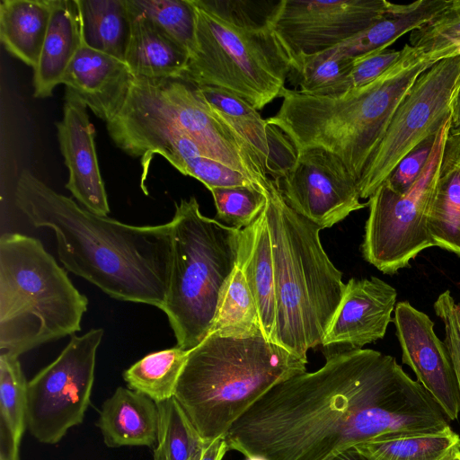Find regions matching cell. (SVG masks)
Returning <instances> with one entry per match:
<instances>
[{"instance_id":"cell-12","label":"cell","mask_w":460,"mask_h":460,"mask_svg":"<svg viewBox=\"0 0 460 460\" xmlns=\"http://www.w3.org/2000/svg\"><path fill=\"white\" fill-rule=\"evenodd\" d=\"M385 0H282L267 21L291 59L332 48L364 31L385 13Z\"/></svg>"},{"instance_id":"cell-23","label":"cell","mask_w":460,"mask_h":460,"mask_svg":"<svg viewBox=\"0 0 460 460\" xmlns=\"http://www.w3.org/2000/svg\"><path fill=\"white\" fill-rule=\"evenodd\" d=\"M447 3L448 0H417L403 4L389 2L385 13L368 28L328 49L353 59L385 50L400 37L431 20Z\"/></svg>"},{"instance_id":"cell-13","label":"cell","mask_w":460,"mask_h":460,"mask_svg":"<svg viewBox=\"0 0 460 460\" xmlns=\"http://www.w3.org/2000/svg\"><path fill=\"white\" fill-rule=\"evenodd\" d=\"M274 181L287 205L322 229L367 206L360 202L358 182L343 162L321 147L296 151Z\"/></svg>"},{"instance_id":"cell-9","label":"cell","mask_w":460,"mask_h":460,"mask_svg":"<svg viewBox=\"0 0 460 460\" xmlns=\"http://www.w3.org/2000/svg\"><path fill=\"white\" fill-rule=\"evenodd\" d=\"M450 117L437 135L429 162L414 185L399 194L383 183L368 199V217L361 244L363 258L393 275L410 265L421 251L433 247L428 217L435 195Z\"/></svg>"},{"instance_id":"cell-40","label":"cell","mask_w":460,"mask_h":460,"mask_svg":"<svg viewBox=\"0 0 460 460\" xmlns=\"http://www.w3.org/2000/svg\"><path fill=\"white\" fill-rule=\"evenodd\" d=\"M227 450L229 447L225 436L219 437L208 444L200 460H222Z\"/></svg>"},{"instance_id":"cell-44","label":"cell","mask_w":460,"mask_h":460,"mask_svg":"<svg viewBox=\"0 0 460 460\" xmlns=\"http://www.w3.org/2000/svg\"><path fill=\"white\" fill-rule=\"evenodd\" d=\"M457 308H458V319H459V324H460V301L457 303Z\"/></svg>"},{"instance_id":"cell-42","label":"cell","mask_w":460,"mask_h":460,"mask_svg":"<svg viewBox=\"0 0 460 460\" xmlns=\"http://www.w3.org/2000/svg\"><path fill=\"white\" fill-rule=\"evenodd\" d=\"M246 460H267V459L265 457L260 456H252L246 457Z\"/></svg>"},{"instance_id":"cell-10","label":"cell","mask_w":460,"mask_h":460,"mask_svg":"<svg viewBox=\"0 0 460 460\" xmlns=\"http://www.w3.org/2000/svg\"><path fill=\"white\" fill-rule=\"evenodd\" d=\"M459 78L460 55L440 59L416 79L358 181L360 199H369L407 154L438 133Z\"/></svg>"},{"instance_id":"cell-38","label":"cell","mask_w":460,"mask_h":460,"mask_svg":"<svg viewBox=\"0 0 460 460\" xmlns=\"http://www.w3.org/2000/svg\"><path fill=\"white\" fill-rule=\"evenodd\" d=\"M434 310L444 325V343L450 356L460 392V324L457 303L449 290L438 296L434 303Z\"/></svg>"},{"instance_id":"cell-35","label":"cell","mask_w":460,"mask_h":460,"mask_svg":"<svg viewBox=\"0 0 460 460\" xmlns=\"http://www.w3.org/2000/svg\"><path fill=\"white\" fill-rule=\"evenodd\" d=\"M210 192L217 209V218L240 230L251 226L266 206L262 188L223 187L212 189Z\"/></svg>"},{"instance_id":"cell-28","label":"cell","mask_w":460,"mask_h":460,"mask_svg":"<svg viewBox=\"0 0 460 460\" xmlns=\"http://www.w3.org/2000/svg\"><path fill=\"white\" fill-rule=\"evenodd\" d=\"M368 460H447L460 451L451 428L440 432L376 439L354 446Z\"/></svg>"},{"instance_id":"cell-16","label":"cell","mask_w":460,"mask_h":460,"mask_svg":"<svg viewBox=\"0 0 460 460\" xmlns=\"http://www.w3.org/2000/svg\"><path fill=\"white\" fill-rule=\"evenodd\" d=\"M87 109L66 89L63 117L56 123L60 151L68 169L66 188L83 208L108 216L110 206L96 155L95 130Z\"/></svg>"},{"instance_id":"cell-29","label":"cell","mask_w":460,"mask_h":460,"mask_svg":"<svg viewBox=\"0 0 460 460\" xmlns=\"http://www.w3.org/2000/svg\"><path fill=\"white\" fill-rule=\"evenodd\" d=\"M190 350L175 346L147 354L125 370L123 378L128 388L155 402L170 399Z\"/></svg>"},{"instance_id":"cell-7","label":"cell","mask_w":460,"mask_h":460,"mask_svg":"<svg viewBox=\"0 0 460 460\" xmlns=\"http://www.w3.org/2000/svg\"><path fill=\"white\" fill-rule=\"evenodd\" d=\"M88 299L34 237L0 238V355L18 358L81 330Z\"/></svg>"},{"instance_id":"cell-2","label":"cell","mask_w":460,"mask_h":460,"mask_svg":"<svg viewBox=\"0 0 460 460\" xmlns=\"http://www.w3.org/2000/svg\"><path fill=\"white\" fill-rule=\"evenodd\" d=\"M14 202L35 227L53 230L68 271L112 298L162 310L171 269L169 222L133 226L94 214L27 169L16 182Z\"/></svg>"},{"instance_id":"cell-21","label":"cell","mask_w":460,"mask_h":460,"mask_svg":"<svg viewBox=\"0 0 460 460\" xmlns=\"http://www.w3.org/2000/svg\"><path fill=\"white\" fill-rule=\"evenodd\" d=\"M83 43L81 16L76 0H55L40 59L33 68L35 97L46 98L52 95Z\"/></svg>"},{"instance_id":"cell-5","label":"cell","mask_w":460,"mask_h":460,"mask_svg":"<svg viewBox=\"0 0 460 460\" xmlns=\"http://www.w3.org/2000/svg\"><path fill=\"white\" fill-rule=\"evenodd\" d=\"M306 363L262 334L235 339L209 333L190 351L174 397L211 443L274 385L306 372Z\"/></svg>"},{"instance_id":"cell-4","label":"cell","mask_w":460,"mask_h":460,"mask_svg":"<svg viewBox=\"0 0 460 460\" xmlns=\"http://www.w3.org/2000/svg\"><path fill=\"white\" fill-rule=\"evenodd\" d=\"M262 191L275 272L274 343L307 360L343 296L342 273L323 248L322 228L287 205L273 179Z\"/></svg>"},{"instance_id":"cell-31","label":"cell","mask_w":460,"mask_h":460,"mask_svg":"<svg viewBox=\"0 0 460 460\" xmlns=\"http://www.w3.org/2000/svg\"><path fill=\"white\" fill-rule=\"evenodd\" d=\"M209 333L235 339L262 334L255 301L239 265L225 289Z\"/></svg>"},{"instance_id":"cell-14","label":"cell","mask_w":460,"mask_h":460,"mask_svg":"<svg viewBox=\"0 0 460 460\" xmlns=\"http://www.w3.org/2000/svg\"><path fill=\"white\" fill-rule=\"evenodd\" d=\"M402 349V361L441 407L449 420L460 412V392L455 369L434 323L409 302H398L393 320Z\"/></svg>"},{"instance_id":"cell-41","label":"cell","mask_w":460,"mask_h":460,"mask_svg":"<svg viewBox=\"0 0 460 460\" xmlns=\"http://www.w3.org/2000/svg\"><path fill=\"white\" fill-rule=\"evenodd\" d=\"M329 460H368L355 447H350L334 455Z\"/></svg>"},{"instance_id":"cell-3","label":"cell","mask_w":460,"mask_h":460,"mask_svg":"<svg viewBox=\"0 0 460 460\" xmlns=\"http://www.w3.org/2000/svg\"><path fill=\"white\" fill-rule=\"evenodd\" d=\"M443 58L407 43L383 75L341 94L314 96L285 88L279 110L266 120L296 151L321 147L334 154L358 182L402 100L416 79Z\"/></svg>"},{"instance_id":"cell-17","label":"cell","mask_w":460,"mask_h":460,"mask_svg":"<svg viewBox=\"0 0 460 460\" xmlns=\"http://www.w3.org/2000/svg\"><path fill=\"white\" fill-rule=\"evenodd\" d=\"M133 79L124 60L83 43L61 84L107 123L121 109Z\"/></svg>"},{"instance_id":"cell-39","label":"cell","mask_w":460,"mask_h":460,"mask_svg":"<svg viewBox=\"0 0 460 460\" xmlns=\"http://www.w3.org/2000/svg\"><path fill=\"white\" fill-rule=\"evenodd\" d=\"M448 133L460 137V78L451 98Z\"/></svg>"},{"instance_id":"cell-19","label":"cell","mask_w":460,"mask_h":460,"mask_svg":"<svg viewBox=\"0 0 460 460\" xmlns=\"http://www.w3.org/2000/svg\"><path fill=\"white\" fill-rule=\"evenodd\" d=\"M159 412L155 401L130 388L118 387L102 403L96 426L109 447H155Z\"/></svg>"},{"instance_id":"cell-24","label":"cell","mask_w":460,"mask_h":460,"mask_svg":"<svg viewBox=\"0 0 460 460\" xmlns=\"http://www.w3.org/2000/svg\"><path fill=\"white\" fill-rule=\"evenodd\" d=\"M433 246L460 257V137L447 133L428 217Z\"/></svg>"},{"instance_id":"cell-11","label":"cell","mask_w":460,"mask_h":460,"mask_svg":"<svg viewBox=\"0 0 460 460\" xmlns=\"http://www.w3.org/2000/svg\"><path fill=\"white\" fill-rule=\"evenodd\" d=\"M102 337L101 328L72 335L58 358L27 382V428L38 441L57 444L83 422Z\"/></svg>"},{"instance_id":"cell-30","label":"cell","mask_w":460,"mask_h":460,"mask_svg":"<svg viewBox=\"0 0 460 460\" xmlns=\"http://www.w3.org/2000/svg\"><path fill=\"white\" fill-rule=\"evenodd\" d=\"M159 412L154 460H200L208 446L175 397L156 402Z\"/></svg>"},{"instance_id":"cell-36","label":"cell","mask_w":460,"mask_h":460,"mask_svg":"<svg viewBox=\"0 0 460 460\" xmlns=\"http://www.w3.org/2000/svg\"><path fill=\"white\" fill-rule=\"evenodd\" d=\"M437 135L429 137L407 154L383 183L396 193L407 192L423 172L434 148Z\"/></svg>"},{"instance_id":"cell-32","label":"cell","mask_w":460,"mask_h":460,"mask_svg":"<svg viewBox=\"0 0 460 460\" xmlns=\"http://www.w3.org/2000/svg\"><path fill=\"white\" fill-rule=\"evenodd\" d=\"M353 66V58L330 49L313 55H299L292 60L289 74L299 85L298 92L314 96L338 95Z\"/></svg>"},{"instance_id":"cell-43","label":"cell","mask_w":460,"mask_h":460,"mask_svg":"<svg viewBox=\"0 0 460 460\" xmlns=\"http://www.w3.org/2000/svg\"><path fill=\"white\" fill-rule=\"evenodd\" d=\"M447 460H460V451H458L456 454H454Z\"/></svg>"},{"instance_id":"cell-37","label":"cell","mask_w":460,"mask_h":460,"mask_svg":"<svg viewBox=\"0 0 460 460\" xmlns=\"http://www.w3.org/2000/svg\"><path fill=\"white\" fill-rule=\"evenodd\" d=\"M400 50L376 51L353 59V66L339 94L363 86L383 75L402 57ZM338 94V95H339Z\"/></svg>"},{"instance_id":"cell-20","label":"cell","mask_w":460,"mask_h":460,"mask_svg":"<svg viewBox=\"0 0 460 460\" xmlns=\"http://www.w3.org/2000/svg\"><path fill=\"white\" fill-rule=\"evenodd\" d=\"M126 2L130 31L124 61L134 77L181 79L190 61L189 53Z\"/></svg>"},{"instance_id":"cell-25","label":"cell","mask_w":460,"mask_h":460,"mask_svg":"<svg viewBox=\"0 0 460 460\" xmlns=\"http://www.w3.org/2000/svg\"><path fill=\"white\" fill-rule=\"evenodd\" d=\"M55 0H2L0 40L5 49L34 68L40 59Z\"/></svg>"},{"instance_id":"cell-27","label":"cell","mask_w":460,"mask_h":460,"mask_svg":"<svg viewBox=\"0 0 460 460\" xmlns=\"http://www.w3.org/2000/svg\"><path fill=\"white\" fill-rule=\"evenodd\" d=\"M84 43L124 60L130 31L126 0H76Z\"/></svg>"},{"instance_id":"cell-6","label":"cell","mask_w":460,"mask_h":460,"mask_svg":"<svg viewBox=\"0 0 460 460\" xmlns=\"http://www.w3.org/2000/svg\"><path fill=\"white\" fill-rule=\"evenodd\" d=\"M196 49L181 76L193 86L231 92L257 111L279 98L292 59L267 21L242 1L190 0Z\"/></svg>"},{"instance_id":"cell-26","label":"cell","mask_w":460,"mask_h":460,"mask_svg":"<svg viewBox=\"0 0 460 460\" xmlns=\"http://www.w3.org/2000/svg\"><path fill=\"white\" fill-rule=\"evenodd\" d=\"M27 427V382L18 358L0 355V460H20Z\"/></svg>"},{"instance_id":"cell-34","label":"cell","mask_w":460,"mask_h":460,"mask_svg":"<svg viewBox=\"0 0 460 460\" xmlns=\"http://www.w3.org/2000/svg\"><path fill=\"white\" fill-rule=\"evenodd\" d=\"M409 44L426 53H440L447 58L460 55V0H448L442 11L412 31Z\"/></svg>"},{"instance_id":"cell-8","label":"cell","mask_w":460,"mask_h":460,"mask_svg":"<svg viewBox=\"0 0 460 460\" xmlns=\"http://www.w3.org/2000/svg\"><path fill=\"white\" fill-rule=\"evenodd\" d=\"M169 223L171 269L162 311L176 346L190 350L208 335L225 289L239 265L243 229L204 216L193 196L175 203Z\"/></svg>"},{"instance_id":"cell-33","label":"cell","mask_w":460,"mask_h":460,"mask_svg":"<svg viewBox=\"0 0 460 460\" xmlns=\"http://www.w3.org/2000/svg\"><path fill=\"white\" fill-rule=\"evenodd\" d=\"M166 37L186 50L196 49V15L190 0H128Z\"/></svg>"},{"instance_id":"cell-1","label":"cell","mask_w":460,"mask_h":460,"mask_svg":"<svg viewBox=\"0 0 460 460\" xmlns=\"http://www.w3.org/2000/svg\"><path fill=\"white\" fill-rule=\"evenodd\" d=\"M325 358L254 402L225 435L229 449L267 460H329L363 442L450 427L394 357L356 349L330 350Z\"/></svg>"},{"instance_id":"cell-22","label":"cell","mask_w":460,"mask_h":460,"mask_svg":"<svg viewBox=\"0 0 460 460\" xmlns=\"http://www.w3.org/2000/svg\"><path fill=\"white\" fill-rule=\"evenodd\" d=\"M239 266L255 301L264 338L274 343L276 329V286L272 249L264 209L243 229Z\"/></svg>"},{"instance_id":"cell-18","label":"cell","mask_w":460,"mask_h":460,"mask_svg":"<svg viewBox=\"0 0 460 460\" xmlns=\"http://www.w3.org/2000/svg\"><path fill=\"white\" fill-rule=\"evenodd\" d=\"M197 94L252 147L270 177L276 180L294 162L296 151L279 128L238 95L214 86H194Z\"/></svg>"},{"instance_id":"cell-15","label":"cell","mask_w":460,"mask_h":460,"mask_svg":"<svg viewBox=\"0 0 460 460\" xmlns=\"http://www.w3.org/2000/svg\"><path fill=\"white\" fill-rule=\"evenodd\" d=\"M396 297L395 288L381 279H350L322 345L356 349L383 339Z\"/></svg>"}]
</instances>
